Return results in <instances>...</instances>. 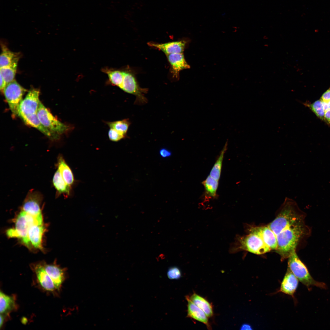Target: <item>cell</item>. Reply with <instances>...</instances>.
<instances>
[{
	"label": "cell",
	"instance_id": "obj_28",
	"mask_svg": "<svg viewBox=\"0 0 330 330\" xmlns=\"http://www.w3.org/2000/svg\"><path fill=\"white\" fill-rule=\"evenodd\" d=\"M303 104L304 105L308 107L317 117L324 121L325 111L322 102L321 100H317L311 104L306 102L303 103Z\"/></svg>",
	"mask_w": 330,
	"mask_h": 330
},
{
	"label": "cell",
	"instance_id": "obj_18",
	"mask_svg": "<svg viewBox=\"0 0 330 330\" xmlns=\"http://www.w3.org/2000/svg\"><path fill=\"white\" fill-rule=\"evenodd\" d=\"M188 302L187 316L205 324L208 329L211 328L208 317L205 313L198 307L188 298L186 297Z\"/></svg>",
	"mask_w": 330,
	"mask_h": 330
},
{
	"label": "cell",
	"instance_id": "obj_14",
	"mask_svg": "<svg viewBox=\"0 0 330 330\" xmlns=\"http://www.w3.org/2000/svg\"><path fill=\"white\" fill-rule=\"evenodd\" d=\"M46 230L43 224H35L30 227L28 232V238L32 247L43 250L42 246V236Z\"/></svg>",
	"mask_w": 330,
	"mask_h": 330
},
{
	"label": "cell",
	"instance_id": "obj_25",
	"mask_svg": "<svg viewBox=\"0 0 330 330\" xmlns=\"http://www.w3.org/2000/svg\"><path fill=\"white\" fill-rule=\"evenodd\" d=\"M227 145L228 142L226 141L213 165L209 174L212 178L218 181L221 176L224 156L227 149Z\"/></svg>",
	"mask_w": 330,
	"mask_h": 330
},
{
	"label": "cell",
	"instance_id": "obj_5",
	"mask_svg": "<svg viewBox=\"0 0 330 330\" xmlns=\"http://www.w3.org/2000/svg\"><path fill=\"white\" fill-rule=\"evenodd\" d=\"M37 114L43 126L53 133L59 135L70 129V127L57 119L41 101Z\"/></svg>",
	"mask_w": 330,
	"mask_h": 330
},
{
	"label": "cell",
	"instance_id": "obj_33",
	"mask_svg": "<svg viewBox=\"0 0 330 330\" xmlns=\"http://www.w3.org/2000/svg\"><path fill=\"white\" fill-rule=\"evenodd\" d=\"M324 121L330 127V109L325 111Z\"/></svg>",
	"mask_w": 330,
	"mask_h": 330
},
{
	"label": "cell",
	"instance_id": "obj_6",
	"mask_svg": "<svg viewBox=\"0 0 330 330\" xmlns=\"http://www.w3.org/2000/svg\"><path fill=\"white\" fill-rule=\"evenodd\" d=\"M26 91L15 79L8 83L2 91L14 117L18 116L20 105Z\"/></svg>",
	"mask_w": 330,
	"mask_h": 330
},
{
	"label": "cell",
	"instance_id": "obj_24",
	"mask_svg": "<svg viewBox=\"0 0 330 330\" xmlns=\"http://www.w3.org/2000/svg\"><path fill=\"white\" fill-rule=\"evenodd\" d=\"M2 50L0 56V68L8 66L16 60L20 59L19 53L13 52L2 45Z\"/></svg>",
	"mask_w": 330,
	"mask_h": 330
},
{
	"label": "cell",
	"instance_id": "obj_29",
	"mask_svg": "<svg viewBox=\"0 0 330 330\" xmlns=\"http://www.w3.org/2000/svg\"><path fill=\"white\" fill-rule=\"evenodd\" d=\"M108 135L109 139L114 142L119 141L126 136L117 130L112 128H110L109 130Z\"/></svg>",
	"mask_w": 330,
	"mask_h": 330
},
{
	"label": "cell",
	"instance_id": "obj_3",
	"mask_svg": "<svg viewBox=\"0 0 330 330\" xmlns=\"http://www.w3.org/2000/svg\"><path fill=\"white\" fill-rule=\"evenodd\" d=\"M248 234L237 237L230 249L232 253L244 250L256 255H261L271 250L264 243L260 236L251 231Z\"/></svg>",
	"mask_w": 330,
	"mask_h": 330
},
{
	"label": "cell",
	"instance_id": "obj_26",
	"mask_svg": "<svg viewBox=\"0 0 330 330\" xmlns=\"http://www.w3.org/2000/svg\"><path fill=\"white\" fill-rule=\"evenodd\" d=\"M19 60H16L8 66L0 68V75L4 78L6 85L14 80Z\"/></svg>",
	"mask_w": 330,
	"mask_h": 330
},
{
	"label": "cell",
	"instance_id": "obj_30",
	"mask_svg": "<svg viewBox=\"0 0 330 330\" xmlns=\"http://www.w3.org/2000/svg\"><path fill=\"white\" fill-rule=\"evenodd\" d=\"M168 278L170 279H178L181 276V273L180 269L176 267L170 268L167 272Z\"/></svg>",
	"mask_w": 330,
	"mask_h": 330
},
{
	"label": "cell",
	"instance_id": "obj_31",
	"mask_svg": "<svg viewBox=\"0 0 330 330\" xmlns=\"http://www.w3.org/2000/svg\"><path fill=\"white\" fill-rule=\"evenodd\" d=\"M320 100L324 102H327L330 100V87L323 94Z\"/></svg>",
	"mask_w": 330,
	"mask_h": 330
},
{
	"label": "cell",
	"instance_id": "obj_1",
	"mask_svg": "<svg viewBox=\"0 0 330 330\" xmlns=\"http://www.w3.org/2000/svg\"><path fill=\"white\" fill-rule=\"evenodd\" d=\"M267 226L274 233L278 242L299 243L305 234L303 217L296 202L286 197L276 218Z\"/></svg>",
	"mask_w": 330,
	"mask_h": 330
},
{
	"label": "cell",
	"instance_id": "obj_36",
	"mask_svg": "<svg viewBox=\"0 0 330 330\" xmlns=\"http://www.w3.org/2000/svg\"><path fill=\"white\" fill-rule=\"evenodd\" d=\"M5 316L2 314H0V327L2 328V326L3 325L4 321H5Z\"/></svg>",
	"mask_w": 330,
	"mask_h": 330
},
{
	"label": "cell",
	"instance_id": "obj_21",
	"mask_svg": "<svg viewBox=\"0 0 330 330\" xmlns=\"http://www.w3.org/2000/svg\"><path fill=\"white\" fill-rule=\"evenodd\" d=\"M15 298L9 296L1 291L0 293V313L4 315H7L14 310L16 307Z\"/></svg>",
	"mask_w": 330,
	"mask_h": 330
},
{
	"label": "cell",
	"instance_id": "obj_17",
	"mask_svg": "<svg viewBox=\"0 0 330 330\" xmlns=\"http://www.w3.org/2000/svg\"><path fill=\"white\" fill-rule=\"evenodd\" d=\"M28 125L34 127L52 140L58 139L59 135L53 133L44 127L39 121L37 113L20 116Z\"/></svg>",
	"mask_w": 330,
	"mask_h": 330
},
{
	"label": "cell",
	"instance_id": "obj_11",
	"mask_svg": "<svg viewBox=\"0 0 330 330\" xmlns=\"http://www.w3.org/2000/svg\"><path fill=\"white\" fill-rule=\"evenodd\" d=\"M33 269L37 280L42 288L50 292L57 290L53 281L44 270L42 263L35 265Z\"/></svg>",
	"mask_w": 330,
	"mask_h": 330
},
{
	"label": "cell",
	"instance_id": "obj_23",
	"mask_svg": "<svg viewBox=\"0 0 330 330\" xmlns=\"http://www.w3.org/2000/svg\"><path fill=\"white\" fill-rule=\"evenodd\" d=\"M189 299L198 307L201 309L208 317H211L213 314L212 306L205 298L194 293L190 297L188 296Z\"/></svg>",
	"mask_w": 330,
	"mask_h": 330
},
{
	"label": "cell",
	"instance_id": "obj_16",
	"mask_svg": "<svg viewBox=\"0 0 330 330\" xmlns=\"http://www.w3.org/2000/svg\"><path fill=\"white\" fill-rule=\"evenodd\" d=\"M45 271L50 277L57 290L59 289L65 279L63 269L55 264L42 263Z\"/></svg>",
	"mask_w": 330,
	"mask_h": 330
},
{
	"label": "cell",
	"instance_id": "obj_10",
	"mask_svg": "<svg viewBox=\"0 0 330 330\" xmlns=\"http://www.w3.org/2000/svg\"><path fill=\"white\" fill-rule=\"evenodd\" d=\"M249 231L254 232L260 236L265 244L271 250H277V241L276 236L273 231L267 226L251 227Z\"/></svg>",
	"mask_w": 330,
	"mask_h": 330
},
{
	"label": "cell",
	"instance_id": "obj_34",
	"mask_svg": "<svg viewBox=\"0 0 330 330\" xmlns=\"http://www.w3.org/2000/svg\"><path fill=\"white\" fill-rule=\"evenodd\" d=\"M6 85V82L2 76L0 75V89L1 91L3 90L4 89Z\"/></svg>",
	"mask_w": 330,
	"mask_h": 330
},
{
	"label": "cell",
	"instance_id": "obj_7",
	"mask_svg": "<svg viewBox=\"0 0 330 330\" xmlns=\"http://www.w3.org/2000/svg\"><path fill=\"white\" fill-rule=\"evenodd\" d=\"M123 73L122 83L119 88L125 92L136 96L135 104L141 105L146 103L148 100L144 94L147 93V89L140 87L132 74L124 71Z\"/></svg>",
	"mask_w": 330,
	"mask_h": 330
},
{
	"label": "cell",
	"instance_id": "obj_37",
	"mask_svg": "<svg viewBox=\"0 0 330 330\" xmlns=\"http://www.w3.org/2000/svg\"><path fill=\"white\" fill-rule=\"evenodd\" d=\"M326 103H327L328 109H330V100L328 102Z\"/></svg>",
	"mask_w": 330,
	"mask_h": 330
},
{
	"label": "cell",
	"instance_id": "obj_32",
	"mask_svg": "<svg viewBox=\"0 0 330 330\" xmlns=\"http://www.w3.org/2000/svg\"><path fill=\"white\" fill-rule=\"evenodd\" d=\"M160 154L163 157L165 158L170 156L171 155V152L169 150L164 148H162L160 150Z\"/></svg>",
	"mask_w": 330,
	"mask_h": 330
},
{
	"label": "cell",
	"instance_id": "obj_20",
	"mask_svg": "<svg viewBox=\"0 0 330 330\" xmlns=\"http://www.w3.org/2000/svg\"><path fill=\"white\" fill-rule=\"evenodd\" d=\"M57 159V169L66 183L72 187L74 183L75 180L71 169L61 155H59Z\"/></svg>",
	"mask_w": 330,
	"mask_h": 330
},
{
	"label": "cell",
	"instance_id": "obj_8",
	"mask_svg": "<svg viewBox=\"0 0 330 330\" xmlns=\"http://www.w3.org/2000/svg\"><path fill=\"white\" fill-rule=\"evenodd\" d=\"M39 90L37 89L30 90L20 105L18 116L28 115L37 113L40 101Z\"/></svg>",
	"mask_w": 330,
	"mask_h": 330
},
{
	"label": "cell",
	"instance_id": "obj_15",
	"mask_svg": "<svg viewBox=\"0 0 330 330\" xmlns=\"http://www.w3.org/2000/svg\"><path fill=\"white\" fill-rule=\"evenodd\" d=\"M148 44L163 51L166 55L171 54L182 53L184 51L186 41L183 40L163 43L149 42Z\"/></svg>",
	"mask_w": 330,
	"mask_h": 330
},
{
	"label": "cell",
	"instance_id": "obj_35",
	"mask_svg": "<svg viewBox=\"0 0 330 330\" xmlns=\"http://www.w3.org/2000/svg\"><path fill=\"white\" fill-rule=\"evenodd\" d=\"M251 326L249 324H243L240 327L241 330H251L252 328Z\"/></svg>",
	"mask_w": 330,
	"mask_h": 330
},
{
	"label": "cell",
	"instance_id": "obj_4",
	"mask_svg": "<svg viewBox=\"0 0 330 330\" xmlns=\"http://www.w3.org/2000/svg\"><path fill=\"white\" fill-rule=\"evenodd\" d=\"M288 258V268L299 280L307 288L315 286L321 288H326L324 283L317 281L312 277L306 266L298 256L296 250L291 252Z\"/></svg>",
	"mask_w": 330,
	"mask_h": 330
},
{
	"label": "cell",
	"instance_id": "obj_19",
	"mask_svg": "<svg viewBox=\"0 0 330 330\" xmlns=\"http://www.w3.org/2000/svg\"><path fill=\"white\" fill-rule=\"evenodd\" d=\"M52 183L56 191V196L63 195L67 198L70 195L72 187L66 183L58 169L53 177Z\"/></svg>",
	"mask_w": 330,
	"mask_h": 330
},
{
	"label": "cell",
	"instance_id": "obj_2",
	"mask_svg": "<svg viewBox=\"0 0 330 330\" xmlns=\"http://www.w3.org/2000/svg\"><path fill=\"white\" fill-rule=\"evenodd\" d=\"M43 224L42 213L34 216L21 210L15 220V228L8 230L6 234L9 238L20 239L25 246L31 249V246L28 238L29 229L34 224Z\"/></svg>",
	"mask_w": 330,
	"mask_h": 330
},
{
	"label": "cell",
	"instance_id": "obj_12",
	"mask_svg": "<svg viewBox=\"0 0 330 330\" xmlns=\"http://www.w3.org/2000/svg\"><path fill=\"white\" fill-rule=\"evenodd\" d=\"M299 280L288 268L278 292H281L294 297Z\"/></svg>",
	"mask_w": 330,
	"mask_h": 330
},
{
	"label": "cell",
	"instance_id": "obj_27",
	"mask_svg": "<svg viewBox=\"0 0 330 330\" xmlns=\"http://www.w3.org/2000/svg\"><path fill=\"white\" fill-rule=\"evenodd\" d=\"M106 123L110 128L117 130L126 136L130 124L129 120L127 119Z\"/></svg>",
	"mask_w": 330,
	"mask_h": 330
},
{
	"label": "cell",
	"instance_id": "obj_13",
	"mask_svg": "<svg viewBox=\"0 0 330 330\" xmlns=\"http://www.w3.org/2000/svg\"><path fill=\"white\" fill-rule=\"evenodd\" d=\"M171 67V72L173 77L178 78L180 71L190 68L185 60L183 53H173L167 55Z\"/></svg>",
	"mask_w": 330,
	"mask_h": 330
},
{
	"label": "cell",
	"instance_id": "obj_22",
	"mask_svg": "<svg viewBox=\"0 0 330 330\" xmlns=\"http://www.w3.org/2000/svg\"><path fill=\"white\" fill-rule=\"evenodd\" d=\"M204 188V196L207 199H214L217 196L218 181L209 175L202 183Z\"/></svg>",
	"mask_w": 330,
	"mask_h": 330
},
{
	"label": "cell",
	"instance_id": "obj_9",
	"mask_svg": "<svg viewBox=\"0 0 330 330\" xmlns=\"http://www.w3.org/2000/svg\"><path fill=\"white\" fill-rule=\"evenodd\" d=\"M43 196L39 192L31 189L28 193L22 206V210L34 216L42 213L41 205Z\"/></svg>",
	"mask_w": 330,
	"mask_h": 330
}]
</instances>
